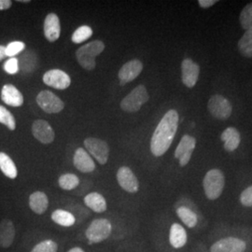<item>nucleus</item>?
<instances>
[{"mask_svg": "<svg viewBox=\"0 0 252 252\" xmlns=\"http://www.w3.org/2000/svg\"><path fill=\"white\" fill-rule=\"evenodd\" d=\"M179 114L175 109L165 113L156 127L151 141V151L154 156L160 157L168 151L177 134Z\"/></svg>", "mask_w": 252, "mask_h": 252, "instance_id": "nucleus-1", "label": "nucleus"}, {"mask_svg": "<svg viewBox=\"0 0 252 252\" xmlns=\"http://www.w3.org/2000/svg\"><path fill=\"white\" fill-rule=\"evenodd\" d=\"M105 49V44L101 40H94L77 50L76 57L79 63L86 70L95 68V58Z\"/></svg>", "mask_w": 252, "mask_h": 252, "instance_id": "nucleus-2", "label": "nucleus"}, {"mask_svg": "<svg viewBox=\"0 0 252 252\" xmlns=\"http://www.w3.org/2000/svg\"><path fill=\"white\" fill-rule=\"evenodd\" d=\"M225 180L223 173L219 169H211L207 172L203 180L206 196L209 200H216L220 196L224 188Z\"/></svg>", "mask_w": 252, "mask_h": 252, "instance_id": "nucleus-3", "label": "nucleus"}, {"mask_svg": "<svg viewBox=\"0 0 252 252\" xmlns=\"http://www.w3.org/2000/svg\"><path fill=\"white\" fill-rule=\"evenodd\" d=\"M112 232V226L107 219H96L86 229L85 235L89 244H97L108 239Z\"/></svg>", "mask_w": 252, "mask_h": 252, "instance_id": "nucleus-4", "label": "nucleus"}, {"mask_svg": "<svg viewBox=\"0 0 252 252\" xmlns=\"http://www.w3.org/2000/svg\"><path fill=\"white\" fill-rule=\"evenodd\" d=\"M149 100V94L144 85H138L121 102V108L126 112L138 111Z\"/></svg>", "mask_w": 252, "mask_h": 252, "instance_id": "nucleus-5", "label": "nucleus"}, {"mask_svg": "<svg viewBox=\"0 0 252 252\" xmlns=\"http://www.w3.org/2000/svg\"><path fill=\"white\" fill-rule=\"evenodd\" d=\"M38 107L46 113H59L64 108L63 101L50 91H42L36 96Z\"/></svg>", "mask_w": 252, "mask_h": 252, "instance_id": "nucleus-6", "label": "nucleus"}, {"mask_svg": "<svg viewBox=\"0 0 252 252\" xmlns=\"http://www.w3.org/2000/svg\"><path fill=\"white\" fill-rule=\"evenodd\" d=\"M208 110L213 117L219 120H227L232 114V105L224 96L215 94L208 101Z\"/></svg>", "mask_w": 252, "mask_h": 252, "instance_id": "nucleus-7", "label": "nucleus"}, {"mask_svg": "<svg viewBox=\"0 0 252 252\" xmlns=\"http://www.w3.org/2000/svg\"><path fill=\"white\" fill-rule=\"evenodd\" d=\"M84 146L87 152L90 153L94 158L99 162L100 164H106L108 160L109 155V147L107 142L94 138L88 137L84 140Z\"/></svg>", "mask_w": 252, "mask_h": 252, "instance_id": "nucleus-8", "label": "nucleus"}, {"mask_svg": "<svg viewBox=\"0 0 252 252\" xmlns=\"http://www.w3.org/2000/svg\"><path fill=\"white\" fill-rule=\"evenodd\" d=\"M46 85L58 90H64L71 84V79L66 73L60 69H52L43 75Z\"/></svg>", "mask_w": 252, "mask_h": 252, "instance_id": "nucleus-9", "label": "nucleus"}, {"mask_svg": "<svg viewBox=\"0 0 252 252\" xmlns=\"http://www.w3.org/2000/svg\"><path fill=\"white\" fill-rule=\"evenodd\" d=\"M195 145V138L190 135H185L181 138L180 144L178 145L175 152V157L180 160V166H185L188 164Z\"/></svg>", "mask_w": 252, "mask_h": 252, "instance_id": "nucleus-10", "label": "nucleus"}, {"mask_svg": "<svg viewBox=\"0 0 252 252\" xmlns=\"http://www.w3.org/2000/svg\"><path fill=\"white\" fill-rule=\"evenodd\" d=\"M117 180L122 189H125L127 192L135 193L139 189L138 180L133 171L127 166H122L118 170Z\"/></svg>", "mask_w": 252, "mask_h": 252, "instance_id": "nucleus-11", "label": "nucleus"}, {"mask_svg": "<svg viewBox=\"0 0 252 252\" xmlns=\"http://www.w3.org/2000/svg\"><path fill=\"white\" fill-rule=\"evenodd\" d=\"M200 68L199 65L191 59H185L181 63V79L182 82L188 88L195 86L198 81Z\"/></svg>", "mask_w": 252, "mask_h": 252, "instance_id": "nucleus-12", "label": "nucleus"}, {"mask_svg": "<svg viewBox=\"0 0 252 252\" xmlns=\"http://www.w3.org/2000/svg\"><path fill=\"white\" fill-rule=\"evenodd\" d=\"M246 248L243 240L236 237H226L213 244L210 252H244Z\"/></svg>", "mask_w": 252, "mask_h": 252, "instance_id": "nucleus-13", "label": "nucleus"}, {"mask_svg": "<svg viewBox=\"0 0 252 252\" xmlns=\"http://www.w3.org/2000/svg\"><path fill=\"white\" fill-rule=\"evenodd\" d=\"M143 69V63L139 60H131L125 63L119 71L120 84L125 85L128 82L134 81Z\"/></svg>", "mask_w": 252, "mask_h": 252, "instance_id": "nucleus-14", "label": "nucleus"}, {"mask_svg": "<svg viewBox=\"0 0 252 252\" xmlns=\"http://www.w3.org/2000/svg\"><path fill=\"white\" fill-rule=\"evenodd\" d=\"M32 134L39 142L43 144L52 143L55 137L54 129L44 120H36L34 122L32 126Z\"/></svg>", "mask_w": 252, "mask_h": 252, "instance_id": "nucleus-15", "label": "nucleus"}, {"mask_svg": "<svg viewBox=\"0 0 252 252\" xmlns=\"http://www.w3.org/2000/svg\"><path fill=\"white\" fill-rule=\"evenodd\" d=\"M74 166L82 173H91L95 169V163L90 154L84 149L79 148L73 157Z\"/></svg>", "mask_w": 252, "mask_h": 252, "instance_id": "nucleus-16", "label": "nucleus"}, {"mask_svg": "<svg viewBox=\"0 0 252 252\" xmlns=\"http://www.w3.org/2000/svg\"><path fill=\"white\" fill-rule=\"evenodd\" d=\"M1 99L10 107L18 108L24 104V96L22 93L12 84H6L1 91Z\"/></svg>", "mask_w": 252, "mask_h": 252, "instance_id": "nucleus-17", "label": "nucleus"}, {"mask_svg": "<svg viewBox=\"0 0 252 252\" xmlns=\"http://www.w3.org/2000/svg\"><path fill=\"white\" fill-rule=\"evenodd\" d=\"M61 34L59 17L55 13H50L44 21V35L50 42L56 41Z\"/></svg>", "mask_w": 252, "mask_h": 252, "instance_id": "nucleus-18", "label": "nucleus"}, {"mask_svg": "<svg viewBox=\"0 0 252 252\" xmlns=\"http://www.w3.org/2000/svg\"><path fill=\"white\" fill-rule=\"evenodd\" d=\"M15 238V227L10 220H3L0 222V248H9Z\"/></svg>", "mask_w": 252, "mask_h": 252, "instance_id": "nucleus-19", "label": "nucleus"}, {"mask_svg": "<svg viewBox=\"0 0 252 252\" xmlns=\"http://www.w3.org/2000/svg\"><path fill=\"white\" fill-rule=\"evenodd\" d=\"M29 207L33 212L41 215L49 207V199L43 191H35L29 197Z\"/></svg>", "mask_w": 252, "mask_h": 252, "instance_id": "nucleus-20", "label": "nucleus"}, {"mask_svg": "<svg viewBox=\"0 0 252 252\" xmlns=\"http://www.w3.org/2000/svg\"><path fill=\"white\" fill-rule=\"evenodd\" d=\"M187 233L186 230L179 224L174 223L172 224L169 233V242L172 247L175 249H181L187 243Z\"/></svg>", "mask_w": 252, "mask_h": 252, "instance_id": "nucleus-21", "label": "nucleus"}, {"mask_svg": "<svg viewBox=\"0 0 252 252\" xmlns=\"http://www.w3.org/2000/svg\"><path fill=\"white\" fill-rule=\"evenodd\" d=\"M221 140L224 142V149L227 152H234L240 144L241 137L239 132L234 128L229 127L221 134Z\"/></svg>", "mask_w": 252, "mask_h": 252, "instance_id": "nucleus-22", "label": "nucleus"}, {"mask_svg": "<svg viewBox=\"0 0 252 252\" xmlns=\"http://www.w3.org/2000/svg\"><path fill=\"white\" fill-rule=\"evenodd\" d=\"M84 204L95 213H103L107 210V202L98 192H91L84 197Z\"/></svg>", "mask_w": 252, "mask_h": 252, "instance_id": "nucleus-23", "label": "nucleus"}, {"mask_svg": "<svg viewBox=\"0 0 252 252\" xmlns=\"http://www.w3.org/2000/svg\"><path fill=\"white\" fill-rule=\"evenodd\" d=\"M0 170L6 177L11 180L16 179L18 175L15 163L9 155L5 153H0Z\"/></svg>", "mask_w": 252, "mask_h": 252, "instance_id": "nucleus-24", "label": "nucleus"}, {"mask_svg": "<svg viewBox=\"0 0 252 252\" xmlns=\"http://www.w3.org/2000/svg\"><path fill=\"white\" fill-rule=\"evenodd\" d=\"M19 61V69H21L23 72H33L37 66V58L35 54H33L31 51H27L23 54Z\"/></svg>", "mask_w": 252, "mask_h": 252, "instance_id": "nucleus-25", "label": "nucleus"}, {"mask_svg": "<svg viewBox=\"0 0 252 252\" xmlns=\"http://www.w3.org/2000/svg\"><path fill=\"white\" fill-rule=\"evenodd\" d=\"M52 220L58 225L63 227H71L76 222V218L72 213L63 209H57L52 213Z\"/></svg>", "mask_w": 252, "mask_h": 252, "instance_id": "nucleus-26", "label": "nucleus"}, {"mask_svg": "<svg viewBox=\"0 0 252 252\" xmlns=\"http://www.w3.org/2000/svg\"><path fill=\"white\" fill-rule=\"evenodd\" d=\"M177 215L181 220V221L190 229L194 228L198 222L197 215L191 209H189V207H179L177 209Z\"/></svg>", "mask_w": 252, "mask_h": 252, "instance_id": "nucleus-27", "label": "nucleus"}, {"mask_svg": "<svg viewBox=\"0 0 252 252\" xmlns=\"http://www.w3.org/2000/svg\"><path fill=\"white\" fill-rule=\"evenodd\" d=\"M238 49L241 54L252 58V31H246L243 36L238 41Z\"/></svg>", "mask_w": 252, "mask_h": 252, "instance_id": "nucleus-28", "label": "nucleus"}, {"mask_svg": "<svg viewBox=\"0 0 252 252\" xmlns=\"http://www.w3.org/2000/svg\"><path fill=\"white\" fill-rule=\"evenodd\" d=\"M58 184L61 189L72 190L80 185V179L74 174H63L59 178Z\"/></svg>", "mask_w": 252, "mask_h": 252, "instance_id": "nucleus-29", "label": "nucleus"}, {"mask_svg": "<svg viewBox=\"0 0 252 252\" xmlns=\"http://www.w3.org/2000/svg\"><path fill=\"white\" fill-rule=\"evenodd\" d=\"M93 36V29L88 26H81L73 33L71 40L74 43L79 44L88 40Z\"/></svg>", "mask_w": 252, "mask_h": 252, "instance_id": "nucleus-30", "label": "nucleus"}, {"mask_svg": "<svg viewBox=\"0 0 252 252\" xmlns=\"http://www.w3.org/2000/svg\"><path fill=\"white\" fill-rule=\"evenodd\" d=\"M0 124L7 126L9 130L13 131L16 128V121L15 118L3 106H0Z\"/></svg>", "mask_w": 252, "mask_h": 252, "instance_id": "nucleus-31", "label": "nucleus"}, {"mask_svg": "<svg viewBox=\"0 0 252 252\" xmlns=\"http://www.w3.org/2000/svg\"><path fill=\"white\" fill-rule=\"evenodd\" d=\"M240 24L246 31H252V3L248 4L241 11Z\"/></svg>", "mask_w": 252, "mask_h": 252, "instance_id": "nucleus-32", "label": "nucleus"}, {"mask_svg": "<svg viewBox=\"0 0 252 252\" xmlns=\"http://www.w3.org/2000/svg\"><path fill=\"white\" fill-rule=\"evenodd\" d=\"M26 49V44L22 41H12L6 47V57L12 58L21 54Z\"/></svg>", "mask_w": 252, "mask_h": 252, "instance_id": "nucleus-33", "label": "nucleus"}, {"mask_svg": "<svg viewBox=\"0 0 252 252\" xmlns=\"http://www.w3.org/2000/svg\"><path fill=\"white\" fill-rule=\"evenodd\" d=\"M57 249V244L49 239L36 245L31 252H56Z\"/></svg>", "mask_w": 252, "mask_h": 252, "instance_id": "nucleus-34", "label": "nucleus"}, {"mask_svg": "<svg viewBox=\"0 0 252 252\" xmlns=\"http://www.w3.org/2000/svg\"><path fill=\"white\" fill-rule=\"evenodd\" d=\"M3 68L6 72L10 75H14L16 73L19 72V61L17 58L15 57H12V58H9V60H7L4 65H3Z\"/></svg>", "mask_w": 252, "mask_h": 252, "instance_id": "nucleus-35", "label": "nucleus"}, {"mask_svg": "<svg viewBox=\"0 0 252 252\" xmlns=\"http://www.w3.org/2000/svg\"><path fill=\"white\" fill-rule=\"evenodd\" d=\"M240 202L245 207H252V186L244 189L240 195Z\"/></svg>", "mask_w": 252, "mask_h": 252, "instance_id": "nucleus-36", "label": "nucleus"}, {"mask_svg": "<svg viewBox=\"0 0 252 252\" xmlns=\"http://www.w3.org/2000/svg\"><path fill=\"white\" fill-rule=\"evenodd\" d=\"M218 1H216V0H199L198 3L200 7L207 9V8L213 6Z\"/></svg>", "mask_w": 252, "mask_h": 252, "instance_id": "nucleus-37", "label": "nucleus"}, {"mask_svg": "<svg viewBox=\"0 0 252 252\" xmlns=\"http://www.w3.org/2000/svg\"><path fill=\"white\" fill-rule=\"evenodd\" d=\"M12 2L10 0H0V10H5L11 7Z\"/></svg>", "mask_w": 252, "mask_h": 252, "instance_id": "nucleus-38", "label": "nucleus"}, {"mask_svg": "<svg viewBox=\"0 0 252 252\" xmlns=\"http://www.w3.org/2000/svg\"><path fill=\"white\" fill-rule=\"evenodd\" d=\"M6 57V47L0 45V62Z\"/></svg>", "mask_w": 252, "mask_h": 252, "instance_id": "nucleus-39", "label": "nucleus"}, {"mask_svg": "<svg viewBox=\"0 0 252 252\" xmlns=\"http://www.w3.org/2000/svg\"><path fill=\"white\" fill-rule=\"evenodd\" d=\"M67 252H85L81 248H73L70 251H68Z\"/></svg>", "mask_w": 252, "mask_h": 252, "instance_id": "nucleus-40", "label": "nucleus"}, {"mask_svg": "<svg viewBox=\"0 0 252 252\" xmlns=\"http://www.w3.org/2000/svg\"><path fill=\"white\" fill-rule=\"evenodd\" d=\"M19 2H23V3H28L29 0H19Z\"/></svg>", "mask_w": 252, "mask_h": 252, "instance_id": "nucleus-41", "label": "nucleus"}]
</instances>
